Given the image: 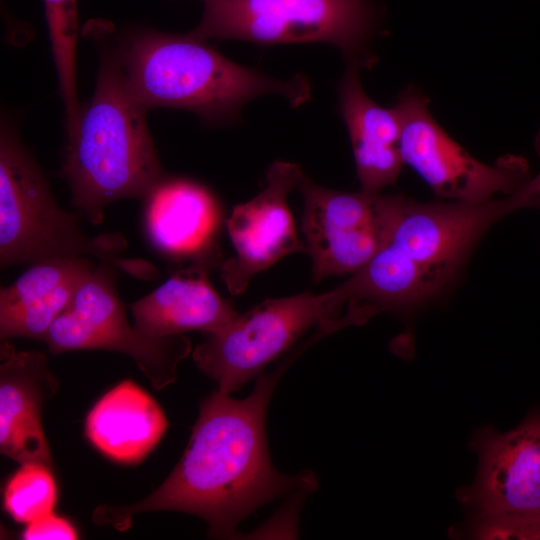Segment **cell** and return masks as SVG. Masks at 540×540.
<instances>
[{
  "mask_svg": "<svg viewBox=\"0 0 540 540\" xmlns=\"http://www.w3.org/2000/svg\"><path fill=\"white\" fill-rule=\"evenodd\" d=\"M95 260L60 257L30 264L12 284L0 290V338L44 340L50 326L66 309Z\"/></svg>",
  "mask_w": 540,
  "mask_h": 540,
  "instance_id": "cell-16",
  "label": "cell"
},
{
  "mask_svg": "<svg viewBox=\"0 0 540 540\" xmlns=\"http://www.w3.org/2000/svg\"><path fill=\"white\" fill-rule=\"evenodd\" d=\"M374 21L369 0H203L202 17L190 34L259 45L329 43L366 65L372 62L366 46Z\"/></svg>",
  "mask_w": 540,
  "mask_h": 540,
  "instance_id": "cell-7",
  "label": "cell"
},
{
  "mask_svg": "<svg viewBox=\"0 0 540 540\" xmlns=\"http://www.w3.org/2000/svg\"><path fill=\"white\" fill-rule=\"evenodd\" d=\"M118 270L100 262L43 341L52 354L75 350L123 353L161 390L176 381L177 367L191 351L190 340L183 334L150 337L131 326L116 287Z\"/></svg>",
  "mask_w": 540,
  "mask_h": 540,
  "instance_id": "cell-8",
  "label": "cell"
},
{
  "mask_svg": "<svg viewBox=\"0 0 540 540\" xmlns=\"http://www.w3.org/2000/svg\"><path fill=\"white\" fill-rule=\"evenodd\" d=\"M82 215L62 209L34 157L8 126L0 135V266L84 256L114 265L142 280H155L151 262L124 257L125 237L118 232L90 236Z\"/></svg>",
  "mask_w": 540,
  "mask_h": 540,
  "instance_id": "cell-4",
  "label": "cell"
},
{
  "mask_svg": "<svg viewBox=\"0 0 540 540\" xmlns=\"http://www.w3.org/2000/svg\"><path fill=\"white\" fill-rule=\"evenodd\" d=\"M284 370L260 374L244 399L219 389L205 398L187 448L166 480L137 503L97 506L93 522L124 531L136 514L180 511L205 520L209 535L228 538L261 506L292 492L313 491L317 481L311 472L281 473L269 455L266 411Z\"/></svg>",
  "mask_w": 540,
  "mask_h": 540,
  "instance_id": "cell-1",
  "label": "cell"
},
{
  "mask_svg": "<svg viewBox=\"0 0 540 540\" xmlns=\"http://www.w3.org/2000/svg\"><path fill=\"white\" fill-rule=\"evenodd\" d=\"M349 292L343 282L335 289L314 294L266 299L238 316L222 330L207 338L193 351L196 366L219 384V390L231 393L290 349L307 331L316 327L331 333L360 320L347 311Z\"/></svg>",
  "mask_w": 540,
  "mask_h": 540,
  "instance_id": "cell-5",
  "label": "cell"
},
{
  "mask_svg": "<svg viewBox=\"0 0 540 540\" xmlns=\"http://www.w3.org/2000/svg\"><path fill=\"white\" fill-rule=\"evenodd\" d=\"M58 389L40 351L16 350L9 340L0 345V450L19 464L38 462L54 468L42 427V408Z\"/></svg>",
  "mask_w": 540,
  "mask_h": 540,
  "instance_id": "cell-13",
  "label": "cell"
},
{
  "mask_svg": "<svg viewBox=\"0 0 540 540\" xmlns=\"http://www.w3.org/2000/svg\"><path fill=\"white\" fill-rule=\"evenodd\" d=\"M360 64L349 61L339 85V103L347 126L362 191L376 193L394 184L401 170V121L395 107L384 108L364 92Z\"/></svg>",
  "mask_w": 540,
  "mask_h": 540,
  "instance_id": "cell-17",
  "label": "cell"
},
{
  "mask_svg": "<svg viewBox=\"0 0 540 540\" xmlns=\"http://www.w3.org/2000/svg\"><path fill=\"white\" fill-rule=\"evenodd\" d=\"M534 145H535V150L538 156L540 157V129L535 137Z\"/></svg>",
  "mask_w": 540,
  "mask_h": 540,
  "instance_id": "cell-22",
  "label": "cell"
},
{
  "mask_svg": "<svg viewBox=\"0 0 540 540\" xmlns=\"http://www.w3.org/2000/svg\"><path fill=\"white\" fill-rule=\"evenodd\" d=\"M540 207V174L504 199L418 203L406 197L388 243L447 285L479 237L522 208Z\"/></svg>",
  "mask_w": 540,
  "mask_h": 540,
  "instance_id": "cell-11",
  "label": "cell"
},
{
  "mask_svg": "<svg viewBox=\"0 0 540 540\" xmlns=\"http://www.w3.org/2000/svg\"><path fill=\"white\" fill-rule=\"evenodd\" d=\"M121 43L113 53L130 92L147 110L183 109L220 123L235 120L245 103L263 94H279L293 107L310 98L305 76L274 79L236 64L190 33L140 29Z\"/></svg>",
  "mask_w": 540,
  "mask_h": 540,
  "instance_id": "cell-3",
  "label": "cell"
},
{
  "mask_svg": "<svg viewBox=\"0 0 540 540\" xmlns=\"http://www.w3.org/2000/svg\"><path fill=\"white\" fill-rule=\"evenodd\" d=\"M302 231L315 282L355 273L390 241L406 197L331 190L302 175Z\"/></svg>",
  "mask_w": 540,
  "mask_h": 540,
  "instance_id": "cell-9",
  "label": "cell"
},
{
  "mask_svg": "<svg viewBox=\"0 0 540 540\" xmlns=\"http://www.w3.org/2000/svg\"><path fill=\"white\" fill-rule=\"evenodd\" d=\"M151 293L130 305L134 327L150 337L205 334L228 326L238 312L211 285L208 273L221 264V253L190 261Z\"/></svg>",
  "mask_w": 540,
  "mask_h": 540,
  "instance_id": "cell-14",
  "label": "cell"
},
{
  "mask_svg": "<svg viewBox=\"0 0 540 540\" xmlns=\"http://www.w3.org/2000/svg\"><path fill=\"white\" fill-rule=\"evenodd\" d=\"M43 5L68 128L75 121L81 106L78 99L76 69L79 29L77 0H43Z\"/></svg>",
  "mask_w": 540,
  "mask_h": 540,
  "instance_id": "cell-19",
  "label": "cell"
},
{
  "mask_svg": "<svg viewBox=\"0 0 540 540\" xmlns=\"http://www.w3.org/2000/svg\"><path fill=\"white\" fill-rule=\"evenodd\" d=\"M166 416L144 389L124 380L105 393L85 419V435L109 459L132 464L141 461L163 436Z\"/></svg>",
  "mask_w": 540,
  "mask_h": 540,
  "instance_id": "cell-18",
  "label": "cell"
},
{
  "mask_svg": "<svg viewBox=\"0 0 540 540\" xmlns=\"http://www.w3.org/2000/svg\"><path fill=\"white\" fill-rule=\"evenodd\" d=\"M478 456L471 485L457 500L474 513L466 534L474 539H540V408L513 429L476 430L469 442Z\"/></svg>",
  "mask_w": 540,
  "mask_h": 540,
  "instance_id": "cell-6",
  "label": "cell"
},
{
  "mask_svg": "<svg viewBox=\"0 0 540 540\" xmlns=\"http://www.w3.org/2000/svg\"><path fill=\"white\" fill-rule=\"evenodd\" d=\"M21 538L25 540H75L79 538V535L68 519L52 512L26 524Z\"/></svg>",
  "mask_w": 540,
  "mask_h": 540,
  "instance_id": "cell-21",
  "label": "cell"
},
{
  "mask_svg": "<svg viewBox=\"0 0 540 540\" xmlns=\"http://www.w3.org/2000/svg\"><path fill=\"white\" fill-rule=\"evenodd\" d=\"M58 490L52 467L38 462L23 463L3 489V508L13 520L28 524L52 513Z\"/></svg>",
  "mask_w": 540,
  "mask_h": 540,
  "instance_id": "cell-20",
  "label": "cell"
},
{
  "mask_svg": "<svg viewBox=\"0 0 540 540\" xmlns=\"http://www.w3.org/2000/svg\"><path fill=\"white\" fill-rule=\"evenodd\" d=\"M401 121L400 149L409 165L436 196L459 202H480L497 193L510 195L530 179L521 156L506 155L494 165L467 153L433 119L428 99L414 88L403 91L394 106Z\"/></svg>",
  "mask_w": 540,
  "mask_h": 540,
  "instance_id": "cell-10",
  "label": "cell"
},
{
  "mask_svg": "<svg viewBox=\"0 0 540 540\" xmlns=\"http://www.w3.org/2000/svg\"><path fill=\"white\" fill-rule=\"evenodd\" d=\"M147 112L130 92L114 53L107 52L92 97L66 129L61 168L73 206L89 223H102L110 203L144 200L167 176Z\"/></svg>",
  "mask_w": 540,
  "mask_h": 540,
  "instance_id": "cell-2",
  "label": "cell"
},
{
  "mask_svg": "<svg viewBox=\"0 0 540 540\" xmlns=\"http://www.w3.org/2000/svg\"><path fill=\"white\" fill-rule=\"evenodd\" d=\"M144 201L145 230L157 250L189 261L221 253L215 238L222 213L205 186L166 176Z\"/></svg>",
  "mask_w": 540,
  "mask_h": 540,
  "instance_id": "cell-15",
  "label": "cell"
},
{
  "mask_svg": "<svg viewBox=\"0 0 540 540\" xmlns=\"http://www.w3.org/2000/svg\"><path fill=\"white\" fill-rule=\"evenodd\" d=\"M303 174L296 164L275 162L266 173L265 188L233 208L226 224L235 255L220 264L221 279L231 294L242 293L254 275L281 258L307 251L287 203Z\"/></svg>",
  "mask_w": 540,
  "mask_h": 540,
  "instance_id": "cell-12",
  "label": "cell"
}]
</instances>
